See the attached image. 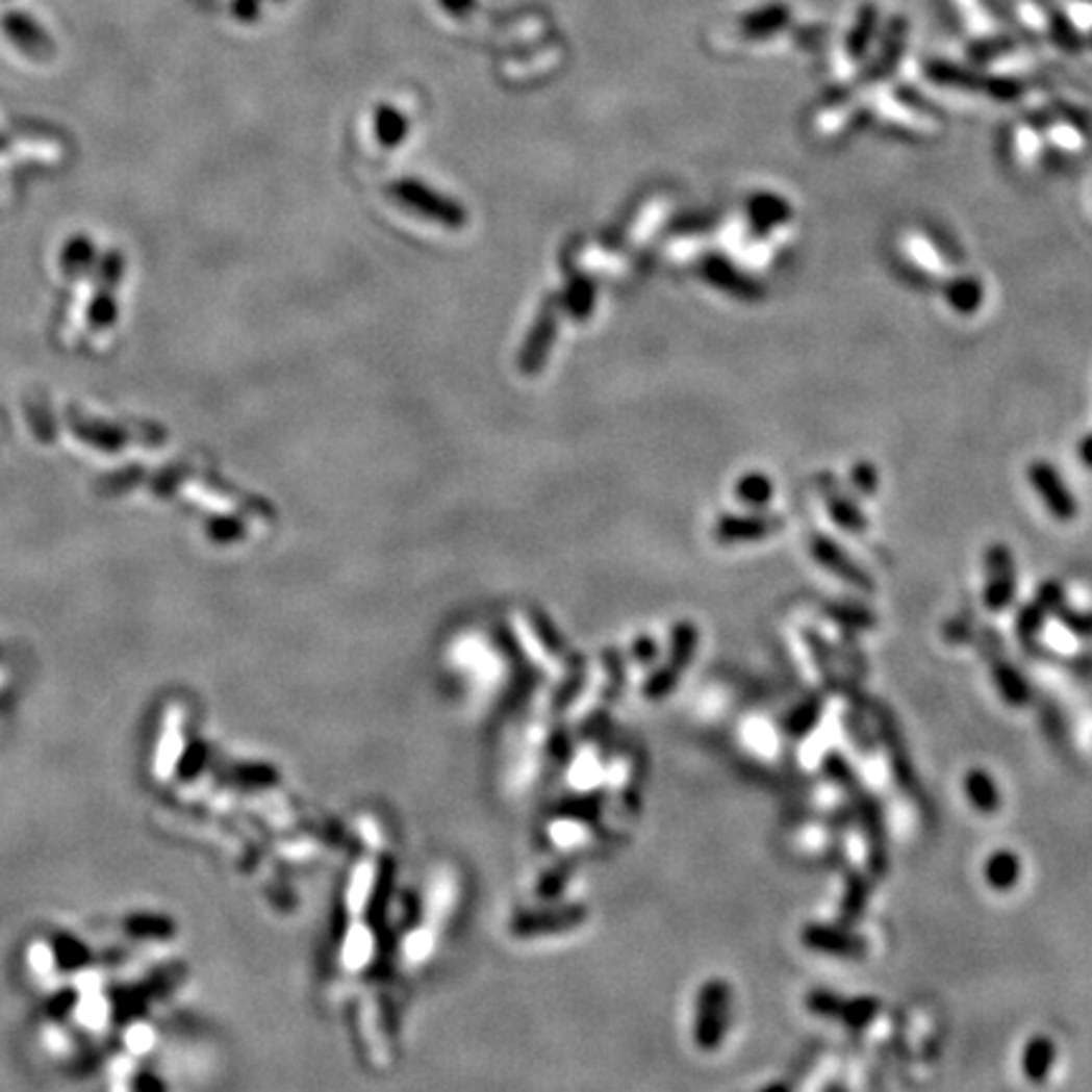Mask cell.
<instances>
[{
	"label": "cell",
	"instance_id": "277c9868",
	"mask_svg": "<svg viewBox=\"0 0 1092 1092\" xmlns=\"http://www.w3.org/2000/svg\"><path fill=\"white\" fill-rule=\"evenodd\" d=\"M1026 478H1030L1032 488L1042 499V504L1047 506V511L1052 513L1058 522H1072L1077 516V499L1075 493H1070L1067 483L1062 481L1055 465H1049L1047 460H1035L1026 468Z\"/></svg>",
	"mask_w": 1092,
	"mask_h": 1092
},
{
	"label": "cell",
	"instance_id": "d6986e66",
	"mask_svg": "<svg viewBox=\"0 0 1092 1092\" xmlns=\"http://www.w3.org/2000/svg\"><path fill=\"white\" fill-rule=\"evenodd\" d=\"M736 496H739L741 504H746L748 509L759 511L774 499V481H771L769 476L754 471V474L741 476V481L736 483Z\"/></svg>",
	"mask_w": 1092,
	"mask_h": 1092
},
{
	"label": "cell",
	"instance_id": "2e32d148",
	"mask_svg": "<svg viewBox=\"0 0 1092 1092\" xmlns=\"http://www.w3.org/2000/svg\"><path fill=\"white\" fill-rule=\"evenodd\" d=\"M991 678H994L1001 699H1005L1009 706L1030 704V686H1026L1022 672L1014 668V665L1005 663V660H994V663H991Z\"/></svg>",
	"mask_w": 1092,
	"mask_h": 1092
},
{
	"label": "cell",
	"instance_id": "9c48e42d",
	"mask_svg": "<svg viewBox=\"0 0 1092 1092\" xmlns=\"http://www.w3.org/2000/svg\"><path fill=\"white\" fill-rule=\"evenodd\" d=\"M706 279H711L713 286H718L721 291L741 301H757L764 297V288H761L759 283H754L748 276H743L736 265L721 261V258L706 261Z\"/></svg>",
	"mask_w": 1092,
	"mask_h": 1092
},
{
	"label": "cell",
	"instance_id": "52a82bcc",
	"mask_svg": "<svg viewBox=\"0 0 1092 1092\" xmlns=\"http://www.w3.org/2000/svg\"><path fill=\"white\" fill-rule=\"evenodd\" d=\"M782 524L779 516H764V513H743V516H723L716 527V536L726 544H739V541H759L774 534Z\"/></svg>",
	"mask_w": 1092,
	"mask_h": 1092
},
{
	"label": "cell",
	"instance_id": "ffe728a7",
	"mask_svg": "<svg viewBox=\"0 0 1092 1092\" xmlns=\"http://www.w3.org/2000/svg\"><path fill=\"white\" fill-rule=\"evenodd\" d=\"M878 1014H881V999H875V996H853V999H845L840 1022L849 1026V1030H865L867 1024L875 1022Z\"/></svg>",
	"mask_w": 1092,
	"mask_h": 1092
},
{
	"label": "cell",
	"instance_id": "484cf974",
	"mask_svg": "<svg viewBox=\"0 0 1092 1092\" xmlns=\"http://www.w3.org/2000/svg\"><path fill=\"white\" fill-rule=\"evenodd\" d=\"M761 1092H792V1088H789L787 1083H771V1085H766Z\"/></svg>",
	"mask_w": 1092,
	"mask_h": 1092
},
{
	"label": "cell",
	"instance_id": "30bf717a",
	"mask_svg": "<svg viewBox=\"0 0 1092 1092\" xmlns=\"http://www.w3.org/2000/svg\"><path fill=\"white\" fill-rule=\"evenodd\" d=\"M748 218H752V228L757 238H766L771 230L787 226V221H792V208L777 195L764 193L748 203Z\"/></svg>",
	"mask_w": 1092,
	"mask_h": 1092
},
{
	"label": "cell",
	"instance_id": "ba28073f",
	"mask_svg": "<svg viewBox=\"0 0 1092 1092\" xmlns=\"http://www.w3.org/2000/svg\"><path fill=\"white\" fill-rule=\"evenodd\" d=\"M903 253H906L908 261H913L920 274L931 276V279L946 281L948 274H951V263L943 258L938 246L931 238H925V235H906V238H903Z\"/></svg>",
	"mask_w": 1092,
	"mask_h": 1092
},
{
	"label": "cell",
	"instance_id": "cb8c5ba5",
	"mask_svg": "<svg viewBox=\"0 0 1092 1092\" xmlns=\"http://www.w3.org/2000/svg\"><path fill=\"white\" fill-rule=\"evenodd\" d=\"M872 21H875V10H872V8H867V10H865V14H863V18H860V26H858V31H855V35H853V39H849V41H853V44H855V51H860V49H863V46H865V39H867V33H870V31H872Z\"/></svg>",
	"mask_w": 1092,
	"mask_h": 1092
},
{
	"label": "cell",
	"instance_id": "8fae6325",
	"mask_svg": "<svg viewBox=\"0 0 1092 1092\" xmlns=\"http://www.w3.org/2000/svg\"><path fill=\"white\" fill-rule=\"evenodd\" d=\"M943 297L956 314L971 316L982 309L984 286L976 276H948L943 283Z\"/></svg>",
	"mask_w": 1092,
	"mask_h": 1092
},
{
	"label": "cell",
	"instance_id": "5bb4252c",
	"mask_svg": "<svg viewBox=\"0 0 1092 1092\" xmlns=\"http://www.w3.org/2000/svg\"><path fill=\"white\" fill-rule=\"evenodd\" d=\"M964 792L966 799L971 802L973 810L982 814H994L1001 807V792L996 779L984 769H971L964 777Z\"/></svg>",
	"mask_w": 1092,
	"mask_h": 1092
},
{
	"label": "cell",
	"instance_id": "d4e9b609",
	"mask_svg": "<svg viewBox=\"0 0 1092 1092\" xmlns=\"http://www.w3.org/2000/svg\"><path fill=\"white\" fill-rule=\"evenodd\" d=\"M1080 460L1092 471V433L1085 435L1083 442H1080Z\"/></svg>",
	"mask_w": 1092,
	"mask_h": 1092
},
{
	"label": "cell",
	"instance_id": "e0dca14e",
	"mask_svg": "<svg viewBox=\"0 0 1092 1092\" xmlns=\"http://www.w3.org/2000/svg\"><path fill=\"white\" fill-rule=\"evenodd\" d=\"M822 716V699L819 695H810V699L802 701L799 706H794L792 711L784 718V734L792 736V739H805L807 734H812L814 726L819 723Z\"/></svg>",
	"mask_w": 1092,
	"mask_h": 1092
},
{
	"label": "cell",
	"instance_id": "4fadbf2b",
	"mask_svg": "<svg viewBox=\"0 0 1092 1092\" xmlns=\"http://www.w3.org/2000/svg\"><path fill=\"white\" fill-rule=\"evenodd\" d=\"M822 493H824V504H828L830 516L835 518L837 527H842L845 531H853V534H863V531L867 529V518H865V513L858 509V504H855L849 496L842 493L840 488H837L835 481L822 483Z\"/></svg>",
	"mask_w": 1092,
	"mask_h": 1092
},
{
	"label": "cell",
	"instance_id": "7402d4cb",
	"mask_svg": "<svg viewBox=\"0 0 1092 1092\" xmlns=\"http://www.w3.org/2000/svg\"><path fill=\"white\" fill-rule=\"evenodd\" d=\"M1044 623H1047V610L1035 600L1017 615V633L1024 642H1032L1042 635Z\"/></svg>",
	"mask_w": 1092,
	"mask_h": 1092
},
{
	"label": "cell",
	"instance_id": "7a4b0ae2",
	"mask_svg": "<svg viewBox=\"0 0 1092 1092\" xmlns=\"http://www.w3.org/2000/svg\"><path fill=\"white\" fill-rule=\"evenodd\" d=\"M731 1024V987L726 982H708L699 996L695 1042L704 1049H716Z\"/></svg>",
	"mask_w": 1092,
	"mask_h": 1092
},
{
	"label": "cell",
	"instance_id": "6da1fadb",
	"mask_svg": "<svg viewBox=\"0 0 1092 1092\" xmlns=\"http://www.w3.org/2000/svg\"><path fill=\"white\" fill-rule=\"evenodd\" d=\"M828 774L835 779V782H840L842 787L853 789V794L858 796V807H860V817H863V824H865V832L867 837H870V867H872V875H885V870H888V853H885V832H883V817H881V807H878V802L872 799V796H867L863 792V787H860L858 782H855L853 771L847 769L845 761H842L837 754H832V757L828 759Z\"/></svg>",
	"mask_w": 1092,
	"mask_h": 1092
},
{
	"label": "cell",
	"instance_id": "9a60e30c",
	"mask_svg": "<svg viewBox=\"0 0 1092 1092\" xmlns=\"http://www.w3.org/2000/svg\"><path fill=\"white\" fill-rule=\"evenodd\" d=\"M1019 878H1022V860L1014 853H1009V849L989 855L987 863H984V881L994 890H999V893L1012 890L1019 883Z\"/></svg>",
	"mask_w": 1092,
	"mask_h": 1092
},
{
	"label": "cell",
	"instance_id": "44dd1931",
	"mask_svg": "<svg viewBox=\"0 0 1092 1092\" xmlns=\"http://www.w3.org/2000/svg\"><path fill=\"white\" fill-rule=\"evenodd\" d=\"M805 1007L810 1009V1014L819 1019H837L840 1022L842 1007H845V996H840L837 991L830 989H812L805 996Z\"/></svg>",
	"mask_w": 1092,
	"mask_h": 1092
},
{
	"label": "cell",
	"instance_id": "3957f363",
	"mask_svg": "<svg viewBox=\"0 0 1092 1092\" xmlns=\"http://www.w3.org/2000/svg\"><path fill=\"white\" fill-rule=\"evenodd\" d=\"M802 943L814 954L832 956V959L863 961L867 956V941L849 931L847 925L810 923L802 929Z\"/></svg>",
	"mask_w": 1092,
	"mask_h": 1092
},
{
	"label": "cell",
	"instance_id": "ac0fdd59",
	"mask_svg": "<svg viewBox=\"0 0 1092 1092\" xmlns=\"http://www.w3.org/2000/svg\"><path fill=\"white\" fill-rule=\"evenodd\" d=\"M867 900H870V883L865 875H849L845 885V895L840 903L842 925H853L863 918Z\"/></svg>",
	"mask_w": 1092,
	"mask_h": 1092
},
{
	"label": "cell",
	"instance_id": "603a6c76",
	"mask_svg": "<svg viewBox=\"0 0 1092 1092\" xmlns=\"http://www.w3.org/2000/svg\"><path fill=\"white\" fill-rule=\"evenodd\" d=\"M849 483H853L855 491L863 496H875L878 491V474L872 468V463H858L849 468Z\"/></svg>",
	"mask_w": 1092,
	"mask_h": 1092
},
{
	"label": "cell",
	"instance_id": "8992f818",
	"mask_svg": "<svg viewBox=\"0 0 1092 1092\" xmlns=\"http://www.w3.org/2000/svg\"><path fill=\"white\" fill-rule=\"evenodd\" d=\"M812 557L817 559L824 569L832 572L837 580L853 584V587H858V589H865V592L867 589H872L870 577H867L865 572L855 564V559L847 557V554L840 549V544H837L835 539H830V536H814Z\"/></svg>",
	"mask_w": 1092,
	"mask_h": 1092
},
{
	"label": "cell",
	"instance_id": "7c38bea8",
	"mask_svg": "<svg viewBox=\"0 0 1092 1092\" xmlns=\"http://www.w3.org/2000/svg\"><path fill=\"white\" fill-rule=\"evenodd\" d=\"M1055 1060H1058V1044L1044 1035L1032 1037V1040L1024 1044L1022 1052L1024 1077L1030 1080V1083L1042 1085L1044 1080L1049 1077V1072H1052Z\"/></svg>",
	"mask_w": 1092,
	"mask_h": 1092
},
{
	"label": "cell",
	"instance_id": "5b68a950",
	"mask_svg": "<svg viewBox=\"0 0 1092 1092\" xmlns=\"http://www.w3.org/2000/svg\"><path fill=\"white\" fill-rule=\"evenodd\" d=\"M1017 594V569L1014 557L1005 544L989 547L987 552V582H984V607L989 612L1007 610Z\"/></svg>",
	"mask_w": 1092,
	"mask_h": 1092
}]
</instances>
